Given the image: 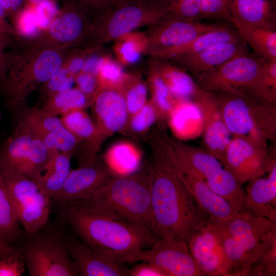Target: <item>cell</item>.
Listing matches in <instances>:
<instances>
[{
  "label": "cell",
  "mask_w": 276,
  "mask_h": 276,
  "mask_svg": "<svg viewBox=\"0 0 276 276\" xmlns=\"http://www.w3.org/2000/svg\"><path fill=\"white\" fill-rule=\"evenodd\" d=\"M151 209V231L157 239L172 236L187 243L197 228L210 221L162 153L152 169Z\"/></svg>",
  "instance_id": "1"
},
{
  "label": "cell",
  "mask_w": 276,
  "mask_h": 276,
  "mask_svg": "<svg viewBox=\"0 0 276 276\" xmlns=\"http://www.w3.org/2000/svg\"><path fill=\"white\" fill-rule=\"evenodd\" d=\"M62 213L83 242L117 262H132L157 238L147 228L107 214L66 205Z\"/></svg>",
  "instance_id": "2"
},
{
  "label": "cell",
  "mask_w": 276,
  "mask_h": 276,
  "mask_svg": "<svg viewBox=\"0 0 276 276\" xmlns=\"http://www.w3.org/2000/svg\"><path fill=\"white\" fill-rule=\"evenodd\" d=\"M151 180L152 169L132 175H113L89 195L66 205L110 215L151 231Z\"/></svg>",
  "instance_id": "3"
},
{
  "label": "cell",
  "mask_w": 276,
  "mask_h": 276,
  "mask_svg": "<svg viewBox=\"0 0 276 276\" xmlns=\"http://www.w3.org/2000/svg\"><path fill=\"white\" fill-rule=\"evenodd\" d=\"M214 93L232 137L264 147L269 141L275 142L276 104L244 93Z\"/></svg>",
  "instance_id": "4"
},
{
  "label": "cell",
  "mask_w": 276,
  "mask_h": 276,
  "mask_svg": "<svg viewBox=\"0 0 276 276\" xmlns=\"http://www.w3.org/2000/svg\"><path fill=\"white\" fill-rule=\"evenodd\" d=\"M67 51L52 47H29L21 55L12 57L1 89L11 110L23 106L33 90L63 66Z\"/></svg>",
  "instance_id": "5"
},
{
  "label": "cell",
  "mask_w": 276,
  "mask_h": 276,
  "mask_svg": "<svg viewBox=\"0 0 276 276\" xmlns=\"http://www.w3.org/2000/svg\"><path fill=\"white\" fill-rule=\"evenodd\" d=\"M169 13V8L149 0H121L93 18L83 44L102 48L136 29L151 26Z\"/></svg>",
  "instance_id": "6"
},
{
  "label": "cell",
  "mask_w": 276,
  "mask_h": 276,
  "mask_svg": "<svg viewBox=\"0 0 276 276\" xmlns=\"http://www.w3.org/2000/svg\"><path fill=\"white\" fill-rule=\"evenodd\" d=\"M177 159L225 198L238 213L243 210L245 193L240 183L215 156L205 149L166 139Z\"/></svg>",
  "instance_id": "7"
},
{
  "label": "cell",
  "mask_w": 276,
  "mask_h": 276,
  "mask_svg": "<svg viewBox=\"0 0 276 276\" xmlns=\"http://www.w3.org/2000/svg\"><path fill=\"white\" fill-rule=\"evenodd\" d=\"M16 218L31 236L47 224L51 211L52 199L37 183L16 172L0 171Z\"/></svg>",
  "instance_id": "8"
},
{
  "label": "cell",
  "mask_w": 276,
  "mask_h": 276,
  "mask_svg": "<svg viewBox=\"0 0 276 276\" xmlns=\"http://www.w3.org/2000/svg\"><path fill=\"white\" fill-rule=\"evenodd\" d=\"M20 249L30 276H75L78 268L65 241L59 235L37 234Z\"/></svg>",
  "instance_id": "9"
},
{
  "label": "cell",
  "mask_w": 276,
  "mask_h": 276,
  "mask_svg": "<svg viewBox=\"0 0 276 276\" xmlns=\"http://www.w3.org/2000/svg\"><path fill=\"white\" fill-rule=\"evenodd\" d=\"M267 60L248 52L211 70L193 75L198 85L205 90L245 93L254 85Z\"/></svg>",
  "instance_id": "10"
},
{
  "label": "cell",
  "mask_w": 276,
  "mask_h": 276,
  "mask_svg": "<svg viewBox=\"0 0 276 276\" xmlns=\"http://www.w3.org/2000/svg\"><path fill=\"white\" fill-rule=\"evenodd\" d=\"M91 21L89 12L72 1L53 18L46 30L34 40L30 47L64 49L80 47L87 38Z\"/></svg>",
  "instance_id": "11"
},
{
  "label": "cell",
  "mask_w": 276,
  "mask_h": 276,
  "mask_svg": "<svg viewBox=\"0 0 276 276\" xmlns=\"http://www.w3.org/2000/svg\"><path fill=\"white\" fill-rule=\"evenodd\" d=\"M221 25L186 20L168 14L155 24L148 26L146 32L148 40L146 54L151 57L163 59L170 51Z\"/></svg>",
  "instance_id": "12"
},
{
  "label": "cell",
  "mask_w": 276,
  "mask_h": 276,
  "mask_svg": "<svg viewBox=\"0 0 276 276\" xmlns=\"http://www.w3.org/2000/svg\"><path fill=\"white\" fill-rule=\"evenodd\" d=\"M137 261L154 265L164 276L204 275L187 244L172 236L157 239L150 248L142 250L135 256L132 262Z\"/></svg>",
  "instance_id": "13"
},
{
  "label": "cell",
  "mask_w": 276,
  "mask_h": 276,
  "mask_svg": "<svg viewBox=\"0 0 276 276\" xmlns=\"http://www.w3.org/2000/svg\"><path fill=\"white\" fill-rule=\"evenodd\" d=\"M20 126L41 141L50 151L72 155L80 141L63 125L60 118L36 107L21 106L13 111Z\"/></svg>",
  "instance_id": "14"
},
{
  "label": "cell",
  "mask_w": 276,
  "mask_h": 276,
  "mask_svg": "<svg viewBox=\"0 0 276 276\" xmlns=\"http://www.w3.org/2000/svg\"><path fill=\"white\" fill-rule=\"evenodd\" d=\"M276 164L268 147L255 144L244 139L232 137L222 163L241 184L263 176Z\"/></svg>",
  "instance_id": "15"
},
{
  "label": "cell",
  "mask_w": 276,
  "mask_h": 276,
  "mask_svg": "<svg viewBox=\"0 0 276 276\" xmlns=\"http://www.w3.org/2000/svg\"><path fill=\"white\" fill-rule=\"evenodd\" d=\"M168 158L199 207L211 222L223 223L236 216L238 212L229 203L214 192L203 179L181 163L172 149L168 152Z\"/></svg>",
  "instance_id": "16"
},
{
  "label": "cell",
  "mask_w": 276,
  "mask_h": 276,
  "mask_svg": "<svg viewBox=\"0 0 276 276\" xmlns=\"http://www.w3.org/2000/svg\"><path fill=\"white\" fill-rule=\"evenodd\" d=\"M187 244L204 275L231 276V264L211 221L197 228Z\"/></svg>",
  "instance_id": "17"
},
{
  "label": "cell",
  "mask_w": 276,
  "mask_h": 276,
  "mask_svg": "<svg viewBox=\"0 0 276 276\" xmlns=\"http://www.w3.org/2000/svg\"><path fill=\"white\" fill-rule=\"evenodd\" d=\"M194 101L202 116V139L205 149L223 163L231 134L223 121L218 99L211 91L201 88Z\"/></svg>",
  "instance_id": "18"
},
{
  "label": "cell",
  "mask_w": 276,
  "mask_h": 276,
  "mask_svg": "<svg viewBox=\"0 0 276 276\" xmlns=\"http://www.w3.org/2000/svg\"><path fill=\"white\" fill-rule=\"evenodd\" d=\"M92 101L98 125L90 146L96 151L102 132L113 133L121 130L125 127L129 114L122 88L99 90Z\"/></svg>",
  "instance_id": "19"
},
{
  "label": "cell",
  "mask_w": 276,
  "mask_h": 276,
  "mask_svg": "<svg viewBox=\"0 0 276 276\" xmlns=\"http://www.w3.org/2000/svg\"><path fill=\"white\" fill-rule=\"evenodd\" d=\"M113 175L105 167L96 163L71 170L61 189L52 198V202L64 206L83 199L101 187Z\"/></svg>",
  "instance_id": "20"
},
{
  "label": "cell",
  "mask_w": 276,
  "mask_h": 276,
  "mask_svg": "<svg viewBox=\"0 0 276 276\" xmlns=\"http://www.w3.org/2000/svg\"><path fill=\"white\" fill-rule=\"evenodd\" d=\"M220 223L250 255L252 263L264 238L269 233L276 231V222L246 212H239L232 219Z\"/></svg>",
  "instance_id": "21"
},
{
  "label": "cell",
  "mask_w": 276,
  "mask_h": 276,
  "mask_svg": "<svg viewBox=\"0 0 276 276\" xmlns=\"http://www.w3.org/2000/svg\"><path fill=\"white\" fill-rule=\"evenodd\" d=\"M70 257L82 276H127L129 270L75 238L65 240Z\"/></svg>",
  "instance_id": "22"
},
{
  "label": "cell",
  "mask_w": 276,
  "mask_h": 276,
  "mask_svg": "<svg viewBox=\"0 0 276 276\" xmlns=\"http://www.w3.org/2000/svg\"><path fill=\"white\" fill-rule=\"evenodd\" d=\"M248 53L246 43L240 38L214 44L196 54L168 60L193 74L215 68L237 56Z\"/></svg>",
  "instance_id": "23"
},
{
  "label": "cell",
  "mask_w": 276,
  "mask_h": 276,
  "mask_svg": "<svg viewBox=\"0 0 276 276\" xmlns=\"http://www.w3.org/2000/svg\"><path fill=\"white\" fill-rule=\"evenodd\" d=\"M266 178L249 181L245 191L243 210L276 222V164Z\"/></svg>",
  "instance_id": "24"
},
{
  "label": "cell",
  "mask_w": 276,
  "mask_h": 276,
  "mask_svg": "<svg viewBox=\"0 0 276 276\" xmlns=\"http://www.w3.org/2000/svg\"><path fill=\"white\" fill-rule=\"evenodd\" d=\"M227 4L229 21L276 31V0H227Z\"/></svg>",
  "instance_id": "25"
},
{
  "label": "cell",
  "mask_w": 276,
  "mask_h": 276,
  "mask_svg": "<svg viewBox=\"0 0 276 276\" xmlns=\"http://www.w3.org/2000/svg\"><path fill=\"white\" fill-rule=\"evenodd\" d=\"M168 118L171 129L179 139H193L202 133V113L194 101H176Z\"/></svg>",
  "instance_id": "26"
},
{
  "label": "cell",
  "mask_w": 276,
  "mask_h": 276,
  "mask_svg": "<svg viewBox=\"0 0 276 276\" xmlns=\"http://www.w3.org/2000/svg\"><path fill=\"white\" fill-rule=\"evenodd\" d=\"M154 58L160 76L174 99L193 101L201 89L195 79L185 69L171 61Z\"/></svg>",
  "instance_id": "27"
},
{
  "label": "cell",
  "mask_w": 276,
  "mask_h": 276,
  "mask_svg": "<svg viewBox=\"0 0 276 276\" xmlns=\"http://www.w3.org/2000/svg\"><path fill=\"white\" fill-rule=\"evenodd\" d=\"M33 137L29 132L16 125L13 133L0 144V171L20 173Z\"/></svg>",
  "instance_id": "28"
},
{
  "label": "cell",
  "mask_w": 276,
  "mask_h": 276,
  "mask_svg": "<svg viewBox=\"0 0 276 276\" xmlns=\"http://www.w3.org/2000/svg\"><path fill=\"white\" fill-rule=\"evenodd\" d=\"M71 157L59 150L50 151L44 169L36 183L51 199L61 189L71 170Z\"/></svg>",
  "instance_id": "29"
},
{
  "label": "cell",
  "mask_w": 276,
  "mask_h": 276,
  "mask_svg": "<svg viewBox=\"0 0 276 276\" xmlns=\"http://www.w3.org/2000/svg\"><path fill=\"white\" fill-rule=\"evenodd\" d=\"M229 22L256 55L268 60H276V31L234 19Z\"/></svg>",
  "instance_id": "30"
},
{
  "label": "cell",
  "mask_w": 276,
  "mask_h": 276,
  "mask_svg": "<svg viewBox=\"0 0 276 276\" xmlns=\"http://www.w3.org/2000/svg\"><path fill=\"white\" fill-rule=\"evenodd\" d=\"M240 38L235 28L222 25L218 28L200 35L187 43L170 51L163 59L170 60L179 56L196 54L214 44Z\"/></svg>",
  "instance_id": "31"
},
{
  "label": "cell",
  "mask_w": 276,
  "mask_h": 276,
  "mask_svg": "<svg viewBox=\"0 0 276 276\" xmlns=\"http://www.w3.org/2000/svg\"><path fill=\"white\" fill-rule=\"evenodd\" d=\"M231 266V276H249L252 259L220 223L211 222Z\"/></svg>",
  "instance_id": "32"
},
{
  "label": "cell",
  "mask_w": 276,
  "mask_h": 276,
  "mask_svg": "<svg viewBox=\"0 0 276 276\" xmlns=\"http://www.w3.org/2000/svg\"><path fill=\"white\" fill-rule=\"evenodd\" d=\"M113 52L116 60L122 66L136 63L146 54L148 40L146 32L132 31L114 41Z\"/></svg>",
  "instance_id": "33"
},
{
  "label": "cell",
  "mask_w": 276,
  "mask_h": 276,
  "mask_svg": "<svg viewBox=\"0 0 276 276\" xmlns=\"http://www.w3.org/2000/svg\"><path fill=\"white\" fill-rule=\"evenodd\" d=\"M150 59L148 77L152 97L151 100L157 109L158 115L168 118L176 100L160 76L154 58L150 57Z\"/></svg>",
  "instance_id": "34"
},
{
  "label": "cell",
  "mask_w": 276,
  "mask_h": 276,
  "mask_svg": "<svg viewBox=\"0 0 276 276\" xmlns=\"http://www.w3.org/2000/svg\"><path fill=\"white\" fill-rule=\"evenodd\" d=\"M88 101L89 98L78 88H72L48 98L41 108L50 114L58 117L73 109L84 108Z\"/></svg>",
  "instance_id": "35"
},
{
  "label": "cell",
  "mask_w": 276,
  "mask_h": 276,
  "mask_svg": "<svg viewBox=\"0 0 276 276\" xmlns=\"http://www.w3.org/2000/svg\"><path fill=\"white\" fill-rule=\"evenodd\" d=\"M19 224L0 174V236L7 244L11 245L20 237Z\"/></svg>",
  "instance_id": "36"
},
{
  "label": "cell",
  "mask_w": 276,
  "mask_h": 276,
  "mask_svg": "<svg viewBox=\"0 0 276 276\" xmlns=\"http://www.w3.org/2000/svg\"><path fill=\"white\" fill-rule=\"evenodd\" d=\"M249 275H276V231L269 233L263 239L250 266Z\"/></svg>",
  "instance_id": "37"
},
{
  "label": "cell",
  "mask_w": 276,
  "mask_h": 276,
  "mask_svg": "<svg viewBox=\"0 0 276 276\" xmlns=\"http://www.w3.org/2000/svg\"><path fill=\"white\" fill-rule=\"evenodd\" d=\"M61 116L63 126L80 142L86 141L87 146L95 135L96 127L84 108L73 109Z\"/></svg>",
  "instance_id": "38"
},
{
  "label": "cell",
  "mask_w": 276,
  "mask_h": 276,
  "mask_svg": "<svg viewBox=\"0 0 276 276\" xmlns=\"http://www.w3.org/2000/svg\"><path fill=\"white\" fill-rule=\"evenodd\" d=\"M245 94L276 104V60H266L254 85Z\"/></svg>",
  "instance_id": "39"
},
{
  "label": "cell",
  "mask_w": 276,
  "mask_h": 276,
  "mask_svg": "<svg viewBox=\"0 0 276 276\" xmlns=\"http://www.w3.org/2000/svg\"><path fill=\"white\" fill-rule=\"evenodd\" d=\"M129 115L140 110L147 103L148 88L137 74H127L122 87Z\"/></svg>",
  "instance_id": "40"
},
{
  "label": "cell",
  "mask_w": 276,
  "mask_h": 276,
  "mask_svg": "<svg viewBox=\"0 0 276 276\" xmlns=\"http://www.w3.org/2000/svg\"><path fill=\"white\" fill-rule=\"evenodd\" d=\"M126 75L123 66L105 54L96 75L97 91L105 88H122Z\"/></svg>",
  "instance_id": "41"
},
{
  "label": "cell",
  "mask_w": 276,
  "mask_h": 276,
  "mask_svg": "<svg viewBox=\"0 0 276 276\" xmlns=\"http://www.w3.org/2000/svg\"><path fill=\"white\" fill-rule=\"evenodd\" d=\"M50 153L47 146L33 136L28 156L20 173L36 182L44 169Z\"/></svg>",
  "instance_id": "42"
},
{
  "label": "cell",
  "mask_w": 276,
  "mask_h": 276,
  "mask_svg": "<svg viewBox=\"0 0 276 276\" xmlns=\"http://www.w3.org/2000/svg\"><path fill=\"white\" fill-rule=\"evenodd\" d=\"M107 158L119 169L125 171L133 170L139 162L136 150L126 143L118 144L112 147L107 154Z\"/></svg>",
  "instance_id": "43"
},
{
  "label": "cell",
  "mask_w": 276,
  "mask_h": 276,
  "mask_svg": "<svg viewBox=\"0 0 276 276\" xmlns=\"http://www.w3.org/2000/svg\"><path fill=\"white\" fill-rule=\"evenodd\" d=\"M202 0H174L169 7V14L182 19L199 21Z\"/></svg>",
  "instance_id": "44"
},
{
  "label": "cell",
  "mask_w": 276,
  "mask_h": 276,
  "mask_svg": "<svg viewBox=\"0 0 276 276\" xmlns=\"http://www.w3.org/2000/svg\"><path fill=\"white\" fill-rule=\"evenodd\" d=\"M158 116V111L152 100L147 102L140 110L131 116L130 128L135 132H143L154 123Z\"/></svg>",
  "instance_id": "45"
},
{
  "label": "cell",
  "mask_w": 276,
  "mask_h": 276,
  "mask_svg": "<svg viewBox=\"0 0 276 276\" xmlns=\"http://www.w3.org/2000/svg\"><path fill=\"white\" fill-rule=\"evenodd\" d=\"M218 17L229 21L227 0H202L199 20L206 18Z\"/></svg>",
  "instance_id": "46"
},
{
  "label": "cell",
  "mask_w": 276,
  "mask_h": 276,
  "mask_svg": "<svg viewBox=\"0 0 276 276\" xmlns=\"http://www.w3.org/2000/svg\"><path fill=\"white\" fill-rule=\"evenodd\" d=\"M30 10L26 8L23 15L19 11L13 16L15 27L17 31L21 35L31 36L38 32L35 15L31 13Z\"/></svg>",
  "instance_id": "47"
},
{
  "label": "cell",
  "mask_w": 276,
  "mask_h": 276,
  "mask_svg": "<svg viewBox=\"0 0 276 276\" xmlns=\"http://www.w3.org/2000/svg\"><path fill=\"white\" fill-rule=\"evenodd\" d=\"M69 75H70L67 69L63 66L51 78L41 85V96L47 99L58 93L60 87Z\"/></svg>",
  "instance_id": "48"
},
{
  "label": "cell",
  "mask_w": 276,
  "mask_h": 276,
  "mask_svg": "<svg viewBox=\"0 0 276 276\" xmlns=\"http://www.w3.org/2000/svg\"><path fill=\"white\" fill-rule=\"evenodd\" d=\"M25 270L21 257L0 258V276H20Z\"/></svg>",
  "instance_id": "49"
},
{
  "label": "cell",
  "mask_w": 276,
  "mask_h": 276,
  "mask_svg": "<svg viewBox=\"0 0 276 276\" xmlns=\"http://www.w3.org/2000/svg\"><path fill=\"white\" fill-rule=\"evenodd\" d=\"M77 88L88 98L92 99L97 92L98 86L95 75L80 72L75 77Z\"/></svg>",
  "instance_id": "50"
},
{
  "label": "cell",
  "mask_w": 276,
  "mask_h": 276,
  "mask_svg": "<svg viewBox=\"0 0 276 276\" xmlns=\"http://www.w3.org/2000/svg\"><path fill=\"white\" fill-rule=\"evenodd\" d=\"M85 9L88 12L94 11V17L103 13L121 0H72ZM93 17V18H94Z\"/></svg>",
  "instance_id": "51"
},
{
  "label": "cell",
  "mask_w": 276,
  "mask_h": 276,
  "mask_svg": "<svg viewBox=\"0 0 276 276\" xmlns=\"http://www.w3.org/2000/svg\"><path fill=\"white\" fill-rule=\"evenodd\" d=\"M129 270L130 276H164L156 266L145 262L138 264Z\"/></svg>",
  "instance_id": "52"
},
{
  "label": "cell",
  "mask_w": 276,
  "mask_h": 276,
  "mask_svg": "<svg viewBox=\"0 0 276 276\" xmlns=\"http://www.w3.org/2000/svg\"><path fill=\"white\" fill-rule=\"evenodd\" d=\"M10 257H21L20 250L7 244L0 236V258Z\"/></svg>",
  "instance_id": "53"
},
{
  "label": "cell",
  "mask_w": 276,
  "mask_h": 276,
  "mask_svg": "<svg viewBox=\"0 0 276 276\" xmlns=\"http://www.w3.org/2000/svg\"><path fill=\"white\" fill-rule=\"evenodd\" d=\"M13 56L0 52V86L5 80Z\"/></svg>",
  "instance_id": "54"
},
{
  "label": "cell",
  "mask_w": 276,
  "mask_h": 276,
  "mask_svg": "<svg viewBox=\"0 0 276 276\" xmlns=\"http://www.w3.org/2000/svg\"><path fill=\"white\" fill-rule=\"evenodd\" d=\"M7 15L13 16L21 10L24 4V0H1Z\"/></svg>",
  "instance_id": "55"
},
{
  "label": "cell",
  "mask_w": 276,
  "mask_h": 276,
  "mask_svg": "<svg viewBox=\"0 0 276 276\" xmlns=\"http://www.w3.org/2000/svg\"><path fill=\"white\" fill-rule=\"evenodd\" d=\"M6 15L5 8L0 0V29L8 34L11 31L5 20Z\"/></svg>",
  "instance_id": "56"
},
{
  "label": "cell",
  "mask_w": 276,
  "mask_h": 276,
  "mask_svg": "<svg viewBox=\"0 0 276 276\" xmlns=\"http://www.w3.org/2000/svg\"><path fill=\"white\" fill-rule=\"evenodd\" d=\"M9 43L7 33L4 32L0 29V52H3L4 49L8 45Z\"/></svg>",
  "instance_id": "57"
},
{
  "label": "cell",
  "mask_w": 276,
  "mask_h": 276,
  "mask_svg": "<svg viewBox=\"0 0 276 276\" xmlns=\"http://www.w3.org/2000/svg\"><path fill=\"white\" fill-rule=\"evenodd\" d=\"M26 8L31 9L32 8L37 7L43 2L49 0H24Z\"/></svg>",
  "instance_id": "58"
},
{
  "label": "cell",
  "mask_w": 276,
  "mask_h": 276,
  "mask_svg": "<svg viewBox=\"0 0 276 276\" xmlns=\"http://www.w3.org/2000/svg\"><path fill=\"white\" fill-rule=\"evenodd\" d=\"M155 3L166 6L169 8V6L173 2L174 0H149Z\"/></svg>",
  "instance_id": "59"
},
{
  "label": "cell",
  "mask_w": 276,
  "mask_h": 276,
  "mask_svg": "<svg viewBox=\"0 0 276 276\" xmlns=\"http://www.w3.org/2000/svg\"><path fill=\"white\" fill-rule=\"evenodd\" d=\"M0 118H1V116H0Z\"/></svg>",
  "instance_id": "60"
},
{
  "label": "cell",
  "mask_w": 276,
  "mask_h": 276,
  "mask_svg": "<svg viewBox=\"0 0 276 276\" xmlns=\"http://www.w3.org/2000/svg\"><path fill=\"white\" fill-rule=\"evenodd\" d=\"M0 90H1V88H0Z\"/></svg>",
  "instance_id": "61"
}]
</instances>
